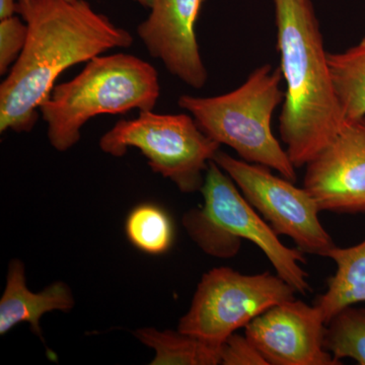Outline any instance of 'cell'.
I'll return each mask as SVG.
<instances>
[{
	"instance_id": "6da1fadb",
	"label": "cell",
	"mask_w": 365,
	"mask_h": 365,
	"mask_svg": "<svg viewBox=\"0 0 365 365\" xmlns=\"http://www.w3.org/2000/svg\"><path fill=\"white\" fill-rule=\"evenodd\" d=\"M26 44L0 86V132H30L60 74L103 53L128 48L133 37L86 0L18 1Z\"/></svg>"
},
{
	"instance_id": "7a4b0ae2",
	"label": "cell",
	"mask_w": 365,
	"mask_h": 365,
	"mask_svg": "<svg viewBox=\"0 0 365 365\" xmlns=\"http://www.w3.org/2000/svg\"><path fill=\"white\" fill-rule=\"evenodd\" d=\"M280 69L287 83L279 132L297 169L332 143L345 122L334 91L312 0H272Z\"/></svg>"
},
{
	"instance_id": "3957f363",
	"label": "cell",
	"mask_w": 365,
	"mask_h": 365,
	"mask_svg": "<svg viewBox=\"0 0 365 365\" xmlns=\"http://www.w3.org/2000/svg\"><path fill=\"white\" fill-rule=\"evenodd\" d=\"M160 96L157 69L126 53L90 60L71 81L54 86L40 113L55 150L66 151L81 140V128L103 114L150 111Z\"/></svg>"
},
{
	"instance_id": "277c9868",
	"label": "cell",
	"mask_w": 365,
	"mask_h": 365,
	"mask_svg": "<svg viewBox=\"0 0 365 365\" xmlns=\"http://www.w3.org/2000/svg\"><path fill=\"white\" fill-rule=\"evenodd\" d=\"M282 81L280 67L264 64L230 93L206 98L182 95L178 104L206 135L230 146L241 160L276 170L295 182L297 168L271 128L274 112L285 98Z\"/></svg>"
},
{
	"instance_id": "5b68a950",
	"label": "cell",
	"mask_w": 365,
	"mask_h": 365,
	"mask_svg": "<svg viewBox=\"0 0 365 365\" xmlns=\"http://www.w3.org/2000/svg\"><path fill=\"white\" fill-rule=\"evenodd\" d=\"M201 208H193L182 216V225L204 253L220 259L234 258L242 240L254 242L271 262L276 274L295 292L311 290L304 252L287 248L269 223L259 215L237 189L235 182L215 162L209 163L200 190Z\"/></svg>"
},
{
	"instance_id": "8992f818",
	"label": "cell",
	"mask_w": 365,
	"mask_h": 365,
	"mask_svg": "<svg viewBox=\"0 0 365 365\" xmlns=\"http://www.w3.org/2000/svg\"><path fill=\"white\" fill-rule=\"evenodd\" d=\"M101 150L115 158L128 148L141 151L153 172L170 179L182 193L200 191L209 163L220 144L206 135L187 114L139 111L132 120H120L102 136Z\"/></svg>"
},
{
	"instance_id": "52a82bcc",
	"label": "cell",
	"mask_w": 365,
	"mask_h": 365,
	"mask_svg": "<svg viewBox=\"0 0 365 365\" xmlns=\"http://www.w3.org/2000/svg\"><path fill=\"white\" fill-rule=\"evenodd\" d=\"M295 290L276 274L246 275L232 268L203 274L178 330L216 346L268 309L295 299Z\"/></svg>"
},
{
	"instance_id": "ba28073f",
	"label": "cell",
	"mask_w": 365,
	"mask_h": 365,
	"mask_svg": "<svg viewBox=\"0 0 365 365\" xmlns=\"http://www.w3.org/2000/svg\"><path fill=\"white\" fill-rule=\"evenodd\" d=\"M248 202L278 235H287L304 253L327 257L335 246L319 218L321 209L307 189L276 176L264 165L245 162L218 150L213 158Z\"/></svg>"
},
{
	"instance_id": "9c48e42d",
	"label": "cell",
	"mask_w": 365,
	"mask_h": 365,
	"mask_svg": "<svg viewBox=\"0 0 365 365\" xmlns=\"http://www.w3.org/2000/svg\"><path fill=\"white\" fill-rule=\"evenodd\" d=\"M325 333L319 309L295 299L270 307L245 331L268 365L341 364L327 351Z\"/></svg>"
},
{
	"instance_id": "30bf717a",
	"label": "cell",
	"mask_w": 365,
	"mask_h": 365,
	"mask_svg": "<svg viewBox=\"0 0 365 365\" xmlns=\"http://www.w3.org/2000/svg\"><path fill=\"white\" fill-rule=\"evenodd\" d=\"M304 188L322 211L365 213V116L345 124L306 165Z\"/></svg>"
},
{
	"instance_id": "8fae6325",
	"label": "cell",
	"mask_w": 365,
	"mask_h": 365,
	"mask_svg": "<svg viewBox=\"0 0 365 365\" xmlns=\"http://www.w3.org/2000/svg\"><path fill=\"white\" fill-rule=\"evenodd\" d=\"M205 0H151L148 19L137 34L148 53L175 78L202 88L208 72L196 37V21Z\"/></svg>"
},
{
	"instance_id": "7c38bea8",
	"label": "cell",
	"mask_w": 365,
	"mask_h": 365,
	"mask_svg": "<svg viewBox=\"0 0 365 365\" xmlns=\"http://www.w3.org/2000/svg\"><path fill=\"white\" fill-rule=\"evenodd\" d=\"M74 304L71 288L61 281L37 294L31 292L26 287L25 266L14 259L9 264L6 288L0 299V335H6L18 324L28 323L43 340L40 327L43 314L53 311L69 312Z\"/></svg>"
},
{
	"instance_id": "4fadbf2b",
	"label": "cell",
	"mask_w": 365,
	"mask_h": 365,
	"mask_svg": "<svg viewBox=\"0 0 365 365\" xmlns=\"http://www.w3.org/2000/svg\"><path fill=\"white\" fill-rule=\"evenodd\" d=\"M327 257L335 262L336 272L314 302L326 325L345 307L365 302V240L348 248L334 246Z\"/></svg>"
},
{
	"instance_id": "5bb4252c",
	"label": "cell",
	"mask_w": 365,
	"mask_h": 365,
	"mask_svg": "<svg viewBox=\"0 0 365 365\" xmlns=\"http://www.w3.org/2000/svg\"><path fill=\"white\" fill-rule=\"evenodd\" d=\"M329 69L345 124L365 116V37L342 52L328 53Z\"/></svg>"
},
{
	"instance_id": "9a60e30c",
	"label": "cell",
	"mask_w": 365,
	"mask_h": 365,
	"mask_svg": "<svg viewBox=\"0 0 365 365\" xmlns=\"http://www.w3.org/2000/svg\"><path fill=\"white\" fill-rule=\"evenodd\" d=\"M137 339L155 352L151 365L220 364L222 346L210 344L181 331H158L155 328L138 329Z\"/></svg>"
},
{
	"instance_id": "2e32d148",
	"label": "cell",
	"mask_w": 365,
	"mask_h": 365,
	"mask_svg": "<svg viewBox=\"0 0 365 365\" xmlns=\"http://www.w3.org/2000/svg\"><path fill=\"white\" fill-rule=\"evenodd\" d=\"M125 234L139 251L158 256L167 253L173 246L175 228L169 213L162 206L143 203L127 216Z\"/></svg>"
},
{
	"instance_id": "e0dca14e",
	"label": "cell",
	"mask_w": 365,
	"mask_h": 365,
	"mask_svg": "<svg viewBox=\"0 0 365 365\" xmlns=\"http://www.w3.org/2000/svg\"><path fill=\"white\" fill-rule=\"evenodd\" d=\"M324 346L337 361L365 365V307L350 306L335 314L326 325Z\"/></svg>"
},
{
	"instance_id": "ac0fdd59",
	"label": "cell",
	"mask_w": 365,
	"mask_h": 365,
	"mask_svg": "<svg viewBox=\"0 0 365 365\" xmlns=\"http://www.w3.org/2000/svg\"><path fill=\"white\" fill-rule=\"evenodd\" d=\"M28 26L18 16L0 21V74L4 76L23 51Z\"/></svg>"
},
{
	"instance_id": "d6986e66",
	"label": "cell",
	"mask_w": 365,
	"mask_h": 365,
	"mask_svg": "<svg viewBox=\"0 0 365 365\" xmlns=\"http://www.w3.org/2000/svg\"><path fill=\"white\" fill-rule=\"evenodd\" d=\"M220 364L268 365L263 355L246 335L232 334L220 348Z\"/></svg>"
},
{
	"instance_id": "ffe728a7",
	"label": "cell",
	"mask_w": 365,
	"mask_h": 365,
	"mask_svg": "<svg viewBox=\"0 0 365 365\" xmlns=\"http://www.w3.org/2000/svg\"><path fill=\"white\" fill-rule=\"evenodd\" d=\"M18 14V2L16 0H0V21L13 18Z\"/></svg>"
},
{
	"instance_id": "44dd1931",
	"label": "cell",
	"mask_w": 365,
	"mask_h": 365,
	"mask_svg": "<svg viewBox=\"0 0 365 365\" xmlns=\"http://www.w3.org/2000/svg\"><path fill=\"white\" fill-rule=\"evenodd\" d=\"M134 1L138 2L141 6L148 7V9L150 7L151 0H134Z\"/></svg>"
},
{
	"instance_id": "7402d4cb",
	"label": "cell",
	"mask_w": 365,
	"mask_h": 365,
	"mask_svg": "<svg viewBox=\"0 0 365 365\" xmlns=\"http://www.w3.org/2000/svg\"><path fill=\"white\" fill-rule=\"evenodd\" d=\"M18 1H26V0H18ZM68 1H76V0H68Z\"/></svg>"
}]
</instances>
